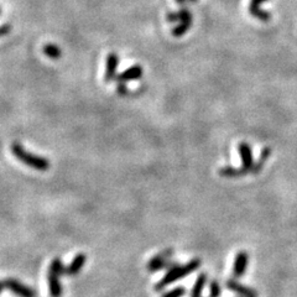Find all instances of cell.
<instances>
[{
	"label": "cell",
	"mask_w": 297,
	"mask_h": 297,
	"mask_svg": "<svg viewBox=\"0 0 297 297\" xmlns=\"http://www.w3.org/2000/svg\"><path fill=\"white\" fill-rule=\"evenodd\" d=\"M201 264L202 261L199 260V259H192L190 263L185 264V265H180V264L175 263L171 268H169L165 276L155 285L154 290L157 292L162 291V290L169 286V285L173 284V282L177 281V280H181L185 276H187V275L192 274L193 271H196L201 266Z\"/></svg>",
	"instance_id": "cell-1"
},
{
	"label": "cell",
	"mask_w": 297,
	"mask_h": 297,
	"mask_svg": "<svg viewBox=\"0 0 297 297\" xmlns=\"http://www.w3.org/2000/svg\"><path fill=\"white\" fill-rule=\"evenodd\" d=\"M119 65V57L117 53L110 52L105 61V82H112L117 78V67Z\"/></svg>",
	"instance_id": "cell-8"
},
{
	"label": "cell",
	"mask_w": 297,
	"mask_h": 297,
	"mask_svg": "<svg viewBox=\"0 0 297 297\" xmlns=\"http://www.w3.org/2000/svg\"><path fill=\"white\" fill-rule=\"evenodd\" d=\"M175 1H176V3H177V4H180V5H183V4H185L186 0H175Z\"/></svg>",
	"instance_id": "cell-23"
},
{
	"label": "cell",
	"mask_w": 297,
	"mask_h": 297,
	"mask_svg": "<svg viewBox=\"0 0 297 297\" xmlns=\"http://www.w3.org/2000/svg\"><path fill=\"white\" fill-rule=\"evenodd\" d=\"M143 76V67L140 65H135L129 67L128 70H125L124 72H122L119 76H117L118 82H130V81H136V79H140Z\"/></svg>",
	"instance_id": "cell-10"
},
{
	"label": "cell",
	"mask_w": 297,
	"mask_h": 297,
	"mask_svg": "<svg viewBox=\"0 0 297 297\" xmlns=\"http://www.w3.org/2000/svg\"><path fill=\"white\" fill-rule=\"evenodd\" d=\"M219 175L223 176V177H242V176L248 175L249 172L248 170H245L244 167H232V166H223L219 169Z\"/></svg>",
	"instance_id": "cell-12"
},
{
	"label": "cell",
	"mask_w": 297,
	"mask_h": 297,
	"mask_svg": "<svg viewBox=\"0 0 297 297\" xmlns=\"http://www.w3.org/2000/svg\"><path fill=\"white\" fill-rule=\"evenodd\" d=\"M268 0H250V5L249 8H260V5L263 3H265Z\"/></svg>",
	"instance_id": "cell-22"
},
{
	"label": "cell",
	"mask_w": 297,
	"mask_h": 297,
	"mask_svg": "<svg viewBox=\"0 0 297 297\" xmlns=\"http://www.w3.org/2000/svg\"><path fill=\"white\" fill-rule=\"evenodd\" d=\"M190 1H192V3H196V1H197V0H190Z\"/></svg>",
	"instance_id": "cell-24"
},
{
	"label": "cell",
	"mask_w": 297,
	"mask_h": 297,
	"mask_svg": "<svg viewBox=\"0 0 297 297\" xmlns=\"http://www.w3.org/2000/svg\"><path fill=\"white\" fill-rule=\"evenodd\" d=\"M0 15H1V8H0Z\"/></svg>",
	"instance_id": "cell-25"
},
{
	"label": "cell",
	"mask_w": 297,
	"mask_h": 297,
	"mask_svg": "<svg viewBox=\"0 0 297 297\" xmlns=\"http://www.w3.org/2000/svg\"><path fill=\"white\" fill-rule=\"evenodd\" d=\"M188 18H192V14H191V11L187 8L181 9L178 13H169L166 15L167 21H170V23H177V21L186 20Z\"/></svg>",
	"instance_id": "cell-14"
},
{
	"label": "cell",
	"mask_w": 297,
	"mask_h": 297,
	"mask_svg": "<svg viewBox=\"0 0 297 297\" xmlns=\"http://www.w3.org/2000/svg\"><path fill=\"white\" fill-rule=\"evenodd\" d=\"M249 13H250L254 18L259 19V20L264 21V23H268L271 19V14L263 10L261 8H249Z\"/></svg>",
	"instance_id": "cell-17"
},
{
	"label": "cell",
	"mask_w": 297,
	"mask_h": 297,
	"mask_svg": "<svg viewBox=\"0 0 297 297\" xmlns=\"http://www.w3.org/2000/svg\"><path fill=\"white\" fill-rule=\"evenodd\" d=\"M44 53L47 56V57L52 58V60H57L62 56V52H61L60 47L56 46L53 44H47L44 46Z\"/></svg>",
	"instance_id": "cell-16"
},
{
	"label": "cell",
	"mask_w": 297,
	"mask_h": 297,
	"mask_svg": "<svg viewBox=\"0 0 297 297\" xmlns=\"http://www.w3.org/2000/svg\"><path fill=\"white\" fill-rule=\"evenodd\" d=\"M207 279H208V277H207V275L204 274V272L198 275L197 280H196L195 285H193L192 287V291H191V297H201L203 287L207 282Z\"/></svg>",
	"instance_id": "cell-13"
},
{
	"label": "cell",
	"mask_w": 297,
	"mask_h": 297,
	"mask_svg": "<svg viewBox=\"0 0 297 297\" xmlns=\"http://www.w3.org/2000/svg\"><path fill=\"white\" fill-rule=\"evenodd\" d=\"M225 286H227L228 290L239 295L240 297H258L256 291H254L250 287H248L245 286V285L238 282L237 279H234V277L228 280V281L225 282Z\"/></svg>",
	"instance_id": "cell-7"
},
{
	"label": "cell",
	"mask_w": 297,
	"mask_h": 297,
	"mask_svg": "<svg viewBox=\"0 0 297 297\" xmlns=\"http://www.w3.org/2000/svg\"><path fill=\"white\" fill-rule=\"evenodd\" d=\"M222 294V287L218 281H212L209 284V297H219Z\"/></svg>",
	"instance_id": "cell-18"
},
{
	"label": "cell",
	"mask_w": 297,
	"mask_h": 297,
	"mask_svg": "<svg viewBox=\"0 0 297 297\" xmlns=\"http://www.w3.org/2000/svg\"><path fill=\"white\" fill-rule=\"evenodd\" d=\"M248 264H249V254L247 251H239L237 253L234 259V264H233V277L238 279V277L243 276L247 271Z\"/></svg>",
	"instance_id": "cell-6"
},
{
	"label": "cell",
	"mask_w": 297,
	"mask_h": 297,
	"mask_svg": "<svg viewBox=\"0 0 297 297\" xmlns=\"http://www.w3.org/2000/svg\"><path fill=\"white\" fill-rule=\"evenodd\" d=\"M185 294H186L185 287L178 286V287H175L173 290H171V291L164 294L162 295V297H182Z\"/></svg>",
	"instance_id": "cell-19"
},
{
	"label": "cell",
	"mask_w": 297,
	"mask_h": 297,
	"mask_svg": "<svg viewBox=\"0 0 297 297\" xmlns=\"http://www.w3.org/2000/svg\"><path fill=\"white\" fill-rule=\"evenodd\" d=\"M4 290H9L19 297H36V291L32 287L23 284L19 280L9 277V279L0 280V294Z\"/></svg>",
	"instance_id": "cell-4"
},
{
	"label": "cell",
	"mask_w": 297,
	"mask_h": 297,
	"mask_svg": "<svg viewBox=\"0 0 297 297\" xmlns=\"http://www.w3.org/2000/svg\"><path fill=\"white\" fill-rule=\"evenodd\" d=\"M11 152H13V155L19 161L25 164L26 166L31 167V169L36 170V171L45 172L51 166V164H50V161L46 157L39 156V155L29 152L20 143L11 144Z\"/></svg>",
	"instance_id": "cell-2"
},
{
	"label": "cell",
	"mask_w": 297,
	"mask_h": 297,
	"mask_svg": "<svg viewBox=\"0 0 297 297\" xmlns=\"http://www.w3.org/2000/svg\"><path fill=\"white\" fill-rule=\"evenodd\" d=\"M10 31H11V25H9V24H4V25L0 26V37L6 36Z\"/></svg>",
	"instance_id": "cell-21"
},
{
	"label": "cell",
	"mask_w": 297,
	"mask_h": 297,
	"mask_svg": "<svg viewBox=\"0 0 297 297\" xmlns=\"http://www.w3.org/2000/svg\"><path fill=\"white\" fill-rule=\"evenodd\" d=\"M66 266L61 261L60 258H55L50 264L49 271H47V282H49V290L51 297H61L63 294L62 282L61 276L65 275Z\"/></svg>",
	"instance_id": "cell-3"
},
{
	"label": "cell",
	"mask_w": 297,
	"mask_h": 297,
	"mask_svg": "<svg viewBox=\"0 0 297 297\" xmlns=\"http://www.w3.org/2000/svg\"><path fill=\"white\" fill-rule=\"evenodd\" d=\"M84 264H86V255H84V254H77V255L74 256V259L72 260V263L68 266H66L65 275L74 276V275H77L78 272H81Z\"/></svg>",
	"instance_id": "cell-11"
},
{
	"label": "cell",
	"mask_w": 297,
	"mask_h": 297,
	"mask_svg": "<svg viewBox=\"0 0 297 297\" xmlns=\"http://www.w3.org/2000/svg\"><path fill=\"white\" fill-rule=\"evenodd\" d=\"M117 92L120 94V96H125V94H128L129 91H128V88H126V86L124 82H118Z\"/></svg>",
	"instance_id": "cell-20"
},
{
	"label": "cell",
	"mask_w": 297,
	"mask_h": 297,
	"mask_svg": "<svg viewBox=\"0 0 297 297\" xmlns=\"http://www.w3.org/2000/svg\"><path fill=\"white\" fill-rule=\"evenodd\" d=\"M238 150H239L240 157H242L243 166L245 170H248L249 173H251V167L254 165L253 160V151H251V146L248 143H240L238 146Z\"/></svg>",
	"instance_id": "cell-9"
},
{
	"label": "cell",
	"mask_w": 297,
	"mask_h": 297,
	"mask_svg": "<svg viewBox=\"0 0 297 297\" xmlns=\"http://www.w3.org/2000/svg\"><path fill=\"white\" fill-rule=\"evenodd\" d=\"M191 26H192V18H188V19H186V20L180 21V24H178L177 26L172 30V35L176 37L183 36V35H185L188 30H190Z\"/></svg>",
	"instance_id": "cell-15"
},
{
	"label": "cell",
	"mask_w": 297,
	"mask_h": 297,
	"mask_svg": "<svg viewBox=\"0 0 297 297\" xmlns=\"http://www.w3.org/2000/svg\"><path fill=\"white\" fill-rule=\"evenodd\" d=\"M172 255H173L172 249H166L160 254H156L154 258H151V260L146 264V270L148 272H156V271L171 268L175 264V261H172Z\"/></svg>",
	"instance_id": "cell-5"
}]
</instances>
